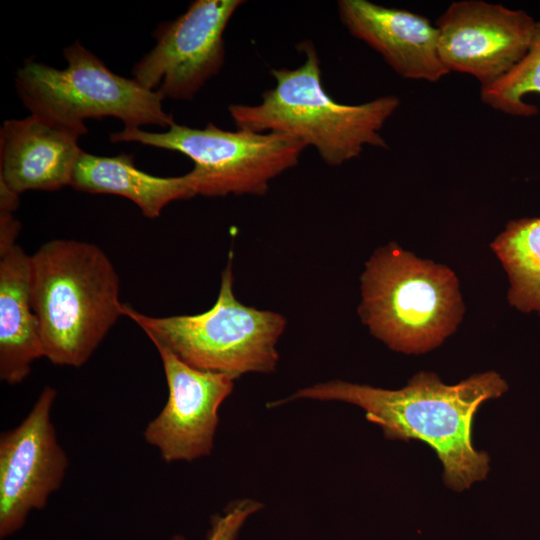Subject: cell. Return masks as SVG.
<instances>
[{
  "instance_id": "1",
  "label": "cell",
  "mask_w": 540,
  "mask_h": 540,
  "mask_svg": "<svg viewBox=\"0 0 540 540\" xmlns=\"http://www.w3.org/2000/svg\"><path fill=\"white\" fill-rule=\"evenodd\" d=\"M506 390L507 384L495 372L476 374L456 385L420 372L399 390L333 380L300 389L271 406L296 399L355 404L366 412L367 420L382 428L386 438L427 443L443 464L446 485L462 491L489 471L488 455L472 444L475 413L484 401Z\"/></svg>"
},
{
  "instance_id": "2",
  "label": "cell",
  "mask_w": 540,
  "mask_h": 540,
  "mask_svg": "<svg viewBox=\"0 0 540 540\" xmlns=\"http://www.w3.org/2000/svg\"><path fill=\"white\" fill-rule=\"evenodd\" d=\"M30 294L44 357L80 367L117 322L119 277L95 244L54 239L30 255Z\"/></svg>"
},
{
  "instance_id": "3",
  "label": "cell",
  "mask_w": 540,
  "mask_h": 540,
  "mask_svg": "<svg viewBox=\"0 0 540 540\" xmlns=\"http://www.w3.org/2000/svg\"><path fill=\"white\" fill-rule=\"evenodd\" d=\"M298 49L304 62L293 69H271L275 85L264 91L259 104L228 107L236 128L296 138L314 147L329 166L359 157L366 146L386 148L380 132L400 99L386 95L356 105L339 103L323 87L315 46L303 41Z\"/></svg>"
},
{
  "instance_id": "4",
  "label": "cell",
  "mask_w": 540,
  "mask_h": 540,
  "mask_svg": "<svg viewBox=\"0 0 540 540\" xmlns=\"http://www.w3.org/2000/svg\"><path fill=\"white\" fill-rule=\"evenodd\" d=\"M361 290L359 314L371 334L408 354L440 345L456 330L464 312L455 274L396 244L372 255Z\"/></svg>"
},
{
  "instance_id": "5",
  "label": "cell",
  "mask_w": 540,
  "mask_h": 540,
  "mask_svg": "<svg viewBox=\"0 0 540 540\" xmlns=\"http://www.w3.org/2000/svg\"><path fill=\"white\" fill-rule=\"evenodd\" d=\"M121 314L187 364L233 379L246 373L274 371L279 360L276 345L286 327L284 316L236 299L231 259L222 271L219 294L209 310L155 317L122 303Z\"/></svg>"
},
{
  "instance_id": "6",
  "label": "cell",
  "mask_w": 540,
  "mask_h": 540,
  "mask_svg": "<svg viewBox=\"0 0 540 540\" xmlns=\"http://www.w3.org/2000/svg\"><path fill=\"white\" fill-rule=\"evenodd\" d=\"M63 56L64 69L32 59L18 68L16 90L30 114L82 134L88 132L84 121L91 118L115 117L124 128L146 124L169 128L175 123L157 91L115 74L79 41L64 48Z\"/></svg>"
},
{
  "instance_id": "7",
  "label": "cell",
  "mask_w": 540,
  "mask_h": 540,
  "mask_svg": "<svg viewBox=\"0 0 540 540\" xmlns=\"http://www.w3.org/2000/svg\"><path fill=\"white\" fill-rule=\"evenodd\" d=\"M109 138L184 154L194 162L197 195L206 197L265 195L270 181L296 166L306 148L285 134L228 131L213 123L199 129L175 122L165 132L124 128Z\"/></svg>"
},
{
  "instance_id": "8",
  "label": "cell",
  "mask_w": 540,
  "mask_h": 540,
  "mask_svg": "<svg viewBox=\"0 0 540 540\" xmlns=\"http://www.w3.org/2000/svg\"><path fill=\"white\" fill-rule=\"evenodd\" d=\"M242 0H195L153 33L154 47L132 68L133 78L163 98L192 100L222 69L224 32Z\"/></svg>"
},
{
  "instance_id": "9",
  "label": "cell",
  "mask_w": 540,
  "mask_h": 540,
  "mask_svg": "<svg viewBox=\"0 0 540 540\" xmlns=\"http://www.w3.org/2000/svg\"><path fill=\"white\" fill-rule=\"evenodd\" d=\"M57 392L46 386L27 416L0 435V537L24 525L64 480L69 465L51 418Z\"/></svg>"
},
{
  "instance_id": "10",
  "label": "cell",
  "mask_w": 540,
  "mask_h": 540,
  "mask_svg": "<svg viewBox=\"0 0 540 540\" xmlns=\"http://www.w3.org/2000/svg\"><path fill=\"white\" fill-rule=\"evenodd\" d=\"M535 21L523 10L481 0L453 2L437 19L446 68L476 78L481 87L505 76L529 50Z\"/></svg>"
},
{
  "instance_id": "11",
  "label": "cell",
  "mask_w": 540,
  "mask_h": 540,
  "mask_svg": "<svg viewBox=\"0 0 540 540\" xmlns=\"http://www.w3.org/2000/svg\"><path fill=\"white\" fill-rule=\"evenodd\" d=\"M168 386V399L151 420L144 439L166 463L193 461L211 454L219 423L218 411L232 393L231 376L197 369L155 338Z\"/></svg>"
},
{
  "instance_id": "12",
  "label": "cell",
  "mask_w": 540,
  "mask_h": 540,
  "mask_svg": "<svg viewBox=\"0 0 540 540\" xmlns=\"http://www.w3.org/2000/svg\"><path fill=\"white\" fill-rule=\"evenodd\" d=\"M342 24L377 51L401 77L436 82L449 73L439 54V34L424 16L367 0L338 1Z\"/></svg>"
},
{
  "instance_id": "13",
  "label": "cell",
  "mask_w": 540,
  "mask_h": 540,
  "mask_svg": "<svg viewBox=\"0 0 540 540\" xmlns=\"http://www.w3.org/2000/svg\"><path fill=\"white\" fill-rule=\"evenodd\" d=\"M82 135L35 114L6 120L0 129V185L18 196L70 185Z\"/></svg>"
},
{
  "instance_id": "14",
  "label": "cell",
  "mask_w": 540,
  "mask_h": 540,
  "mask_svg": "<svg viewBox=\"0 0 540 540\" xmlns=\"http://www.w3.org/2000/svg\"><path fill=\"white\" fill-rule=\"evenodd\" d=\"M44 357L30 294V255L15 242L0 245V379L16 385Z\"/></svg>"
},
{
  "instance_id": "15",
  "label": "cell",
  "mask_w": 540,
  "mask_h": 540,
  "mask_svg": "<svg viewBox=\"0 0 540 540\" xmlns=\"http://www.w3.org/2000/svg\"><path fill=\"white\" fill-rule=\"evenodd\" d=\"M70 186L89 193H108L136 204L144 216L156 218L170 202L197 195L192 171L177 177H159L139 170L133 155L97 156L82 151Z\"/></svg>"
},
{
  "instance_id": "16",
  "label": "cell",
  "mask_w": 540,
  "mask_h": 540,
  "mask_svg": "<svg viewBox=\"0 0 540 540\" xmlns=\"http://www.w3.org/2000/svg\"><path fill=\"white\" fill-rule=\"evenodd\" d=\"M491 248L508 273L510 304L540 313V217L510 221Z\"/></svg>"
},
{
  "instance_id": "17",
  "label": "cell",
  "mask_w": 540,
  "mask_h": 540,
  "mask_svg": "<svg viewBox=\"0 0 540 540\" xmlns=\"http://www.w3.org/2000/svg\"><path fill=\"white\" fill-rule=\"evenodd\" d=\"M531 93L540 94V21H537L528 52L505 76L495 83L481 87L482 102L502 113L531 117L537 106L524 101Z\"/></svg>"
},
{
  "instance_id": "18",
  "label": "cell",
  "mask_w": 540,
  "mask_h": 540,
  "mask_svg": "<svg viewBox=\"0 0 540 540\" xmlns=\"http://www.w3.org/2000/svg\"><path fill=\"white\" fill-rule=\"evenodd\" d=\"M261 508L262 504L252 499H240L230 503L222 514L212 517L206 540H236L247 518ZM172 540L185 539L177 535Z\"/></svg>"
}]
</instances>
